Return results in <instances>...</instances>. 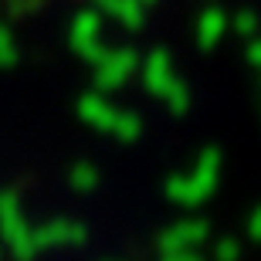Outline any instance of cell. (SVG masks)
Segmentation results:
<instances>
[{"label": "cell", "instance_id": "obj_1", "mask_svg": "<svg viewBox=\"0 0 261 261\" xmlns=\"http://www.w3.org/2000/svg\"><path fill=\"white\" fill-rule=\"evenodd\" d=\"M71 48L82 55V58H102L98 55V17L95 14H82L71 28Z\"/></svg>", "mask_w": 261, "mask_h": 261}, {"label": "cell", "instance_id": "obj_2", "mask_svg": "<svg viewBox=\"0 0 261 261\" xmlns=\"http://www.w3.org/2000/svg\"><path fill=\"white\" fill-rule=\"evenodd\" d=\"M136 58H133V51H112V55H102L98 58V78L106 82V85H112V82H122V78L133 71Z\"/></svg>", "mask_w": 261, "mask_h": 261}, {"label": "cell", "instance_id": "obj_3", "mask_svg": "<svg viewBox=\"0 0 261 261\" xmlns=\"http://www.w3.org/2000/svg\"><path fill=\"white\" fill-rule=\"evenodd\" d=\"M14 61V41H10L7 24H0V65H10Z\"/></svg>", "mask_w": 261, "mask_h": 261}]
</instances>
